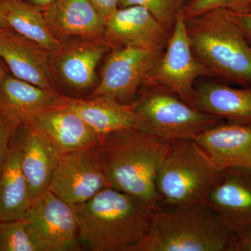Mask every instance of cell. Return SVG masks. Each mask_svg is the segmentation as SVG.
<instances>
[{"instance_id": "33", "label": "cell", "mask_w": 251, "mask_h": 251, "mask_svg": "<svg viewBox=\"0 0 251 251\" xmlns=\"http://www.w3.org/2000/svg\"><path fill=\"white\" fill-rule=\"evenodd\" d=\"M6 76V73H5L4 67L0 64V90H1V85H2L3 82H4Z\"/></svg>"}, {"instance_id": "20", "label": "cell", "mask_w": 251, "mask_h": 251, "mask_svg": "<svg viewBox=\"0 0 251 251\" xmlns=\"http://www.w3.org/2000/svg\"><path fill=\"white\" fill-rule=\"evenodd\" d=\"M64 96L13 75H6L0 90V108L22 123L39 112L63 105Z\"/></svg>"}, {"instance_id": "15", "label": "cell", "mask_w": 251, "mask_h": 251, "mask_svg": "<svg viewBox=\"0 0 251 251\" xmlns=\"http://www.w3.org/2000/svg\"><path fill=\"white\" fill-rule=\"evenodd\" d=\"M20 159L33 199L49 189L51 178L62 154L27 124L17 130Z\"/></svg>"}, {"instance_id": "23", "label": "cell", "mask_w": 251, "mask_h": 251, "mask_svg": "<svg viewBox=\"0 0 251 251\" xmlns=\"http://www.w3.org/2000/svg\"><path fill=\"white\" fill-rule=\"evenodd\" d=\"M9 29L35 43L50 53L56 54L64 47L46 23L41 9L23 0H1Z\"/></svg>"}, {"instance_id": "4", "label": "cell", "mask_w": 251, "mask_h": 251, "mask_svg": "<svg viewBox=\"0 0 251 251\" xmlns=\"http://www.w3.org/2000/svg\"><path fill=\"white\" fill-rule=\"evenodd\" d=\"M233 233L205 204L155 211L146 237L132 251H229Z\"/></svg>"}, {"instance_id": "16", "label": "cell", "mask_w": 251, "mask_h": 251, "mask_svg": "<svg viewBox=\"0 0 251 251\" xmlns=\"http://www.w3.org/2000/svg\"><path fill=\"white\" fill-rule=\"evenodd\" d=\"M46 23L54 36L103 40L106 21L90 0H54L44 10Z\"/></svg>"}, {"instance_id": "25", "label": "cell", "mask_w": 251, "mask_h": 251, "mask_svg": "<svg viewBox=\"0 0 251 251\" xmlns=\"http://www.w3.org/2000/svg\"><path fill=\"white\" fill-rule=\"evenodd\" d=\"M188 0H119V8L140 6L153 15L167 30L172 33L176 16L184 11Z\"/></svg>"}, {"instance_id": "1", "label": "cell", "mask_w": 251, "mask_h": 251, "mask_svg": "<svg viewBox=\"0 0 251 251\" xmlns=\"http://www.w3.org/2000/svg\"><path fill=\"white\" fill-rule=\"evenodd\" d=\"M73 207L81 247L92 251H132L148 234L157 211L112 187Z\"/></svg>"}, {"instance_id": "30", "label": "cell", "mask_w": 251, "mask_h": 251, "mask_svg": "<svg viewBox=\"0 0 251 251\" xmlns=\"http://www.w3.org/2000/svg\"><path fill=\"white\" fill-rule=\"evenodd\" d=\"M105 21L119 9V0H90Z\"/></svg>"}, {"instance_id": "24", "label": "cell", "mask_w": 251, "mask_h": 251, "mask_svg": "<svg viewBox=\"0 0 251 251\" xmlns=\"http://www.w3.org/2000/svg\"><path fill=\"white\" fill-rule=\"evenodd\" d=\"M0 251H40L25 219L0 221Z\"/></svg>"}, {"instance_id": "11", "label": "cell", "mask_w": 251, "mask_h": 251, "mask_svg": "<svg viewBox=\"0 0 251 251\" xmlns=\"http://www.w3.org/2000/svg\"><path fill=\"white\" fill-rule=\"evenodd\" d=\"M206 205L233 233L251 225V168L223 170Z\"/></svg>"}, {"instance_id": "17", "label": "cell", "mask_w": 251, "mask_h": 251, "mask_svg": "<svg viewBox=\"0 0 251 251\" xmlns=\"http://www.w3.org/2000/svg\"><path fill=\"white\" fill-rule=\"evenodd\" d=\"M221 169L251 168V125L224 121L195 138Z\"/></svg>"}, {"instance_id": "14", "label": "cell", "mask_w": 251, "mask_h": 251, "mask_svg": "<svg viewBox=\"0 0 251 251\" xmlns=\"http://www.w3.org/2000/svg\"><path fill=\"white\" fill-rule=\"evenodd\" d=\"M49 54L9 28H0V58L16 78L54 90Z\"/></svg>"}, {"instance_id": "9", "label": "cell", "mask_w": 251, "mask_h": 251, "mask_svg": "<svg viewBox=\"0 0 251 251\" xmlns=\"http://www.w3.org/2000/svg\"><path fill=\"white\" fill-rule=\"evenodd\" d=\"M25 219L40 251L82 250L74 207L50 190L34 200Z\"/></svg>"}, {"instance_id": "10", "label": "cell", "mask_w": 251, "mask_h": 251, "mask_svg": "<svg viewBox=\"0 0 251 251\" xmlns=\"http://www.w3.org/2000/svg\"><path fill=\"white\" fill-rule=\"evenodd\" d=\"M110 187L104 171L100 144L62 154L49 190L72 205L92 199Z\"/></svg>"}, {"instance_id": "7", "label": "cell", "mask_w": 251, "mask_h": 251, "mask_svg": "<svg viewBox=\"0 0 251 251\" xmlns=\"http://www.w3.org/2000/svg\"><path fill=\"white\" fill-rule=\"evenodd\" d=\"M163 51L133 46L112 49L91 98L108 97L133 103L140 89L150 82Z\"/></svg>"}, {"instance_id": "27", "label": "cell", "mask_w": 251, "mask_h": 251, "mask_svg": "<svg viewBox=\"0 0 251 251\" xmlns=\"http://www.w3.org/2000/svg\"><path fill=\"white\" fill-rule=\"evenodd\" d=\"M22 124L17 117L0 108V173L9 156L15 135Z\"/></svg>"}, {"instance_id": "6", "label": "cell", "mask_w": 251, "mask_h": 251, "mask_svg": "<svg viewBox=\"0 0 251 251\" xmlns=\"http://www.w3.org/2000/svg\"><path fill=\"white\" fill-rule=\"evenodd\" d=\"M133 103L140 129L167 141L193 140L225 121L191 106L164 86L148 82Z\"/></svg>"}, {"instance_id": "29", "label": "cell", "mask_w": 251, "mask_h": 251, "mask_svg": "<svg viewBox=\"0 0 251 251\" xmlns=\"http://www.w3.org/2000/svg\"><path fill=\"white\" fill-rule=\"evenodd\" d=\"M229 251H251V225L233 234Z\"/></svg>"}, {"instance_id": "22", "label": "cell", "mask_w": 251, "mask_h": 251, "mask_svg": "<svg viewBox=\"0 0 251 251\" xmlns=\"http://www.w3.org/2000/svg\"><path fill=\"white\" fill-rule=\"evenodd\" d=\"M33 201L21 168L19 143L16 133L9 156L0 173V221L24 219Z\"/></svg>"}, {"instance_id": "32", "label": "cell", "mask_w": 251, "mask_h": 251, "mask_svg": "<svg viewBox=\"0 0 251 251\" xmlns=\"http://www.w3.org/2000/svg\"><path fill=\"white\" fill-rule=\"evenodd\" d=\"M0 28H9L6 18H5L4 7L0 0Z\"/></svg>"}, {"instance_id": "31", "label": "cell", "mask_w": 251, "mask_h": 251, "mask_svg": "<svg viewBox=\"0 0 251 251\" xmlns=\"http://www.w3.org/2000/svg\"><path fill=\"white\" fill-rule=\"evenodd\" d=\"M30 1L33 4L36 5V6L42 10H44L49 7L54 0H30Z\"/></svg>"}, {"instance_id": "5", "label": "cell", "mask_w": 251, "mask_h": 251, "mask_svg": "<svg viewBox=\"0 0 251 251\" xmlns=\"http://www.w3.org/2000/svg\"><path fill=\"white\" fill-rule=\"evenodd\" d=\"M223 170L194 140L168 141L156 188L168 207L205 204Z\"/></svg>"}, {"instance_id": "8", "label": "cell", "mask_w": 251, "mask_h": 251, "mask_svg": "<svg viewBox=\"0 0 251 251\" xmlns=\"http://www.w3.org/2000/svg\"><path fill=\"white\" fill-rule=\"evenodd\" d=\"M209 75L210 73L193 53L184 11H181L176 16L166 49L149 82L164 86L196 108V81Z\"/></svg>"}, {"instance_id": "26", "label": "cell", "mask_w": 251, "mask_h": 251, "mask_svg": "<svg viewBox=\"0 0 251 251\" xmlns=\"http://www.w3.org/2000/svg\"><path fill=\"white\" fill-rule=\"evenodd\" d=\"M251 5V0H188L184 15L185 19L188 20L211 10H240Z\"/></svg>"}, {"instance_id": "19", "label": "cell", "mask_w": 251, "mask_h": 251, "mask_svg": "<svg viewBox=\"0 0 251 251\" xmlns=\"http://www.w3.org/2000/svg\"><path fill=\"white\" fill-rule=\"evenodd\" d=\"M196 108L225 121L251 125V86L235 88L216 81L196 86Z\"/></svg>"}, {"instance_id": "13", "label": "cell", "mask_w": 251, "mask_h": 251, "mask_svg": "<svg viewBox=\"0 0 251 251\" xmlns=\"http://www.w3.org/2000/svg\"><path fill=\"white\" fill-rule=\"evenodd\" d=\"M62 153L101 143L99 135L72 109L54 107L36 114L27 122Z\"/></svg>"}, {"instance_id": "2", "label": "cell", "mask_w": 251, "mask_h": 251, "mask_svg": "<svg viewBox=\"0 0 251 251\" xmlns=\"http://www.w3.org/2000/svg\"><path fill=\"white\" fill-rule=\"evenodd\" d=\"M168 145L167 140L138 128L107 135L100 148L110 187L138 198L155 210L163 209L156 182Z\"/></svg>"}, {"instance_id": "12", "label": "cell", "mask_w": 251, "mask_h": 251, "mask_svg": "<svg viewBox=\"0 0 251 251\" xmlns=\"http://www.w3.org/2000/svg\"><path fill=\"white\" fill-rule=\"evenodd\" d=\"M171 33L140 6L119 8L106 21L103 40L112 49L133 46L166 49Z\"/></svg>"}, {"instance_id": "18", "label": "cell", "mask_w": 251, "mask_h": 251, "mask_svg": "<svg viewBox=\"0 0 251 251\" xmlns=\"http://www.w3.org/2000/svg\"><path fill=\"white\" fill-rule=\"evenodd\" d=\"M63 105L76 112L103 140L114 132L128 128L140 129V121L133 104H126L108 97L85 100L64 97Z\"/></svg>"}, {"instance_id": "28", "label": "cell", "mask_w": 251, "mask_h": 251, "mask_svg": "<svg viewBox=\"0 0 251 251\" xmlns=\"http://www.w3.org/2000/svg\"><path fill=\"white\" fill-rule=\"evenodd\" d=\"M224 10L227 16L239 27L251 45V5L240 10Z\"/></svg>"}, {"instance_id": "21", "label": "cell", "mask_w": 251, "mask_h": 251, "mask_svg": "<svg viewBox=\"0 0 251 251\" xmlns=\"http://www.w3.org/2000/svg\"><path fill=\"white\" fill-rule=\"evenodd\" d=\"M110 47L104 40H92L66 47L57 52L59 75L69 87L90 88L97 78V68Z\"/></svg>"}, {"instance_id": "3", "label": "cell", "mask_w": 251, "mask_h": 251, "mask_svg": "<svg viewBox=\"0 0 251 251\" xmlns=\"http://www.w3.org/2000/svg\"><path fill=\"white\" fill-rule=\"evenodd\" d=\"M193 53L214 75L242 87L251 86V45L224 9L186 20Z\"/></svg>"}]
</instances>
